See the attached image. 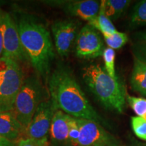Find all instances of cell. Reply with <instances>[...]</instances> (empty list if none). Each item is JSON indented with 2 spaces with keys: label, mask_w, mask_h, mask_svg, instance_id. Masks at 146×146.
I'll return each instance as SVG.
<instances>
[{
  "label": "cell",
  "mask_w": 146,
  "mask_h": 146,
  "mask_svg": "<svg viewBox=\"0 0 146 146\" xmlns=\"http://www.w3.org/2000/svg\"><path fill=\"white\" fill-rule=\"evenodd\" d=\"M78 137H79V128H78L77 120L76 118L72 116L70 121V129H69V143L72 145H77Z\"/></svg>",
  "instance_id": "obj_23"
},
{
  "label": "cell",
  "mask_w": 146,
  "mask_h": 146,
  "mask_svg": "<svg viewBox=\"0 0 146 146\" xmlns=\"http://www.w3.org/2000/svg\"><path fill=\"white\" fill-rule=\"evenodd\" d=\"M2 80L0 83V112L13 111L14 104L25 76L19 64L8 58H0Z\"/></svg>",
  "instance_id": "obj_5"
},
{
  "label": "cell",
  "mask_w": 146,
  "mask_h": 146,
  "mask_svg": "<svg viewBox=\"0 0 146 146\" xmlns=\"http://www.w3.org/2000/svg\"><path fill=\"white\" fill-rule=\"evenodd\" d=\"M143 118L144 120H146V115H145V116H144V117H143Z\"/></svg>",
  "instance_id": "obj_31"
},
{
  "label": "cell",
  "mask_w": 146,
  "mask_h": 146,
  "mask_svg": "<svg viewBox=\"0 0 146 146\" xmlns=\"http://www.w3.org/2000/svg\"><path fill=\"white\" fill-rule=\"evenodd\" d=\"M0 31L3 38L2 57L20 62H27L28 58L21 44L15 21L8 12L0 11Z\"/></svg>",
  "instance_id": "obj_7"
},
{
  "label": "cell",
  "mask_w": 146,
  "mask_h": 146,
  "mask_svg": "<svg viewBox=\"0 0 146 146\" xmlns=\"http://www.w3.org/2000/svg\"><path fill=\"white\" fill-rule=\"evenodd\" d=\"M82 76L89 90L106 109L121 114L126 106L127 94L123 84L108 74L104 66L91 64L83 69Z\"/></svg>",
  "instance_id": "obj_3"
},
{
  "label": "cell",
  "mask_w": 146,
  "mask_h": 146,
  "mask_svg": "<svg viewBox=\"0 0 146 146\" xmlns=\"http://www.w3.org/2000/svg\"><path fill=\"white\" fill-rule=\"evenodd\" d=\"M131 127L135 135L146 141V120L141 117L133 116L131 118Z\"/></svg>",
  "instance_id": "obj_21"
},
{
  "label": "cell",
  "mask_w": 146,
  "mask_h": 146,
  "mask_svg": "<svg viewBox=\"0 0 146 146\" xmlns=\"http://www.w3.org/2000/svg\"><path fill=\"white\" fill-rule=\"evenodd\" d=\"M133 37L135 39V41H146V29L141 31L136 32L133 34Z\"/></svg>",
  "instance_id": "obj_25"
},
{
  "label": "cell",
  "mask_w": 146,
  "mask_h": 146,
  "mask_svg": "<svg viewBox=\"0 0 146 146\" xmlns=\"http://www.w3.org/2000/svg\"><path fill=\"white\" fill-rule=\"evenodd\" d=\"M39 76L37 74L25 77L12 111L23 127L24 133L40 104L50 98L47 96L48 89L45 88Z\"/></svg>",
  "instance_id": "obj_4"
},
{
  "label": "cell",
  "mask_w": 146,
  "mask_h": 146,
  "mask_svg": "<svg viewBox=\"0 0 146 146\" xmlns=\"http://www.w3.org/2000/svg\"><path fill=\"white\" fill-rule=\"evenodd\" d=\"M0 11H1V10H0Z\"/></svg>",
  "instance_id": "obj_32"
},
{
  "label": "cell",
  "mask_w": 146,
  "mask_h": 146,
  "mask_svg": "<svg viewBox=\"0 0 146 146\" xmlns=\"http://www.w3.org/2000/svg\"><path fill=\"white\" fill-rule=\"evenodd\" d=\"M51 100L57 110L76 118L92 120L103 127L109 124L96 112L68 66L58 63L47 81Z\"/></svg>",
  "instance_id": "obj_1"
},
{
  "label": "cell",
  "mask_w": 146,
  "mask_h": 146,
  "mask_svg": "<svg viewBox=\"0 0 146 146\" xmlns=\"http://www.w3.org/2000/svg\"><path fill=\"white\" fill-rule=\"evenodd\" d=\"M129 19V27L131 29L146 26V0L139 1L133 7Z\"/></svg>",
  "instance_id": "obj_17"
},
{
  "label": "cell",
  "mask_w": 146,
  "mask_h": 146,
  "mask_svg": "<svg viewBox=\"0 0 146 146\" xmlns=\"http://www.w3.org/2000/svg\"><path fill=\"white\" fill-rule=\"evenodd\" d=\"M80 23L74 20H59L52 25L54 45L60 56H68L74 47L79 33Z\"/></svg>",
  "instance_id": "obj_9"
},
{
  "label": "cell",
  "mask_w": 146,
  "mask_h": 146,
  "mask_svg": "<svg viewBox=\"0 0 146 146\" xmlns=\"http://www.w3.org/2000/svg\"><path fill=\"white\" fill-rule=\"evenodd\" d=\"M131 52L134 59L146 64V41H135L131 46Z\"/></svg>",
  "instance_id": "obj_22"
},
{
  "label": "cell",
  "mask_w": 146,
  "mask_h": 146,
  "mask_svg": "<svg viewBox=\"0 0 146 146\" xmlns=\"http://www.w3.org/2000/svg\"><path fill=\"white\" fill-rule=\"evenodd\" d=\"M66 146H78V145H72V144H71V143H69L68 145H67Z\"/></svg>",
  "instance_id": "obj_30"
},
{
  "label": "cell",
  "mask_w": 146,
  "mask_h": 146,
  "mask_svg": "<svg viewBox=\"0 0 146 146\" xmlns=\"http://www.w3.org/2000/svg\"><path fill=\"white\" fill-rule=\"evenodd\" d=\"M104 39L108 47L114 50L123 47L127 43L129 39L127 34L118 31L113 34L104 36Z\"/></svg>",
  "instance_id": "obj_18"
},
{
  "label": "cell",
  "mask_w": 146,
  "mask_h": 146,
  "mask_svg": "<svg viewBox=\"0 0 146 146\" xmlns=\"http://www.w3.org/2000/svg\"><path fill=\"white\" fill-rule=\"evenodd\" d=\"M3 51V38L2 35H1V31H0V58L2 57Z\"/></svg>",
  "instance_id": "obj_27"
},
{
  "label": "cell",
  "mask_w": 146,
  "mask_h": 146,
  "mask_svg": "<svg viewBox=\"0 0 146 146\" xmlns=\"http://www.w3.org/2000/svg\"><path fill=\"white\" fill-rule=\"evenodd\" d=\"M102 56L104 61V68L108 74L114 79H118L115 70V58H116L115 51L110 47H107L105 48Z\"/></svg>",
  "instance_id": "obj_19"
},
{
  "label": "cell",
  "mask_w": 146,
  "mask_h": 146,
  "mask_svg": "<svg viewBox=\"0 0 146 146\" xmlns=\"http://www.w3.org/2000/svg\"><path fill=\"white\" fill-rule=\"evenodd\" d=\"M57 110L50 97L42 102L25 130L23 138L30 139L41 143L49 144L51 125Z\"/></svg>",
  "instance_id": "obj_6"
},
{
  "label": "cell",
  "mask_w": 146,
  "mask_h": 146,
  "mask_svg": "<svg viewBox=\"0 0 146 146\" xmlns=\"http://www.w3.org/2000/svg\"><path fill=\"white\" fill-rule=\"evenodd\" d=\"M15 23L29 61L47 83L55 58L50 31L44 25L30 15L21 16Z\"/></svg>",
  "instance_id": "obj_2"
},
{
  "label": "cell",
  "mask_w": 146,
  "mask_h": 146,
  "mask_svg": "<svg viewBox=\"0 0 146 146\" xmlns=\"http://www.w3.org/2000/svg\"><path fill=\"white\" fill-rule=\"evenodd\" d=\"M0 146H16V144L0 136Z\"/></svg>",
  "instance_id": "obj_26"
},
{
  "label": "cell",
  "mask_w": 146,
  "mask_h": 146,
  "mask_svg": "<svg viewBox=\"0 0 146 146\" xmlns=\"http://www.w3.org/2000/svg\"><path fill=\"white\" fill-rule=\"evenodd\" d=\"M0 136L16 144L24 137L23 127L12 111L0 112Z\"/></svg>",
  "instance_id": "obj_13"
},
{
  "label": "cell",
  "mask_w": 146,
  "mask_h": 146,
  "mask_svg": "<svg viewBox=\"0 0 146 146\" xmlns=\"http://www.w3.org/2000/svg\"><path fill=\"white\" fill-rule=\"evenodd\" d=\"M88 25L101 32L104 36L109 35L117 31L112 22L105 15L102 8H100L98 16L88 22Z\"/></svg>",
  "instance_id": "obj_16"
},
{
  "label": "cell",
  "mask_w": 146,
  "mask_h": 146,
  "mask_svg": "<svg viewBox=\"0 0 146 146\" xmlns=\"http://www.w3.org/2000/svg\"><path fill=\"white\" fill-rule=\"evenodd\" d=\"M126 100L137 114V116L143 118L146 115V99L130 96H127Z\"/></svg>",
  "instance_id": "obj_20"
},
{
  "label": "cell",
  "mask_w": 146,
  "mask_h": 146,
  "mask_svg": "<svg viewBox=\"0 0 146 146\" xmlns=\"http://www.w3.org/2000/svg\"><path fill=\"white\" fill-rule=\"evenodd\" d=\"M131 85L134 91L146 97V64L134 59L130 78Z\"/></svg>",
  "instance_id": "obj_14"
},
{
  "label": "cell",
  "mask_w": 146,
  "mask_h": 146,
  "mask_svg": "<svg viewBox=\"0 0 146 146\" xmlns=\"http://www.w3.org/2000/svg\"><path fill=\"white\" fill-rule=\"evenodd\" d=\"M71 117L62 111L59 110L56 111L50 127V146H66L69 143L68 135Z\"/></svg>",
  "instance_id": "obj_12"
},
{
  "label": "cell",
  "mask_w": 146,
  "mask_h": 146,
  "mask_svg": "<svg viewBox=\"0 0 146 146\" xmlns=\"http://www.w3.org/2000/svg\"><path fill=\"white\" fill-rule=\"evenodd\" d=\"M79 128L78 146H121L119 140L92 120L76 118Z\"/></svg>",
  "instance_id": "obj_8"
},
{
  "label": "cell",
  "mask_w": 146,
  "mask_h": 146,
  "mask_svg": "<svg viewBox=\"0 0 146 146\" xmlns=\"http://www.w3.org/2000/svg\"><path fill=\"white\" fill-rule=\"evenodd\" d=\"M128 146H146V143H139V142H137V143L131 144V145Z\"/></svg>",
  "instance_id": "obj_28"
},
{
  "label": "cell",
  "mask_w": 146,
  "mask_h": 146,
  "mask_svg": "<svg viewBox=\"0 0 146 146\" xmlns=\"http://www.w3.org/2000/svg\"><path fill=\"white\" fill-rule=\"evenodd\" d=\"M1 80H2V70H1V68H0V83H1Z\"/></svg>",
  "instance_id": "obj_29"
},
{
  "label": "cell",
  "mask_w": 146,
  "mask_h": 146,
  "mask_svg": "<svg viewBox=\"0 0 146 146\" xmlns=\"http://www.w3.org/2000/svg\"><path fill=\"white\" fill-rule=\"evenodd\" d=\"M53 4H58L68 15L87 22L98 16L100 8V1L96 0L53 1Z\"/></svg>",
  "instance_id": "obj_11"
},
{
  "label": "cell",
  "mask_w": 146,
  "mask_h": 146,
  "mask_svg": "<svg viewBox=\"0 0 146 146\" xmlns=\"http://www.w3.org/2000/svg\"><path fill=\"white\" fill-rule=\"evenodd\" d=\"M75 54L78 58L92 60L103 56L104 44L96 29L87 25L78 33L75 45Z\"/></svg>",
  "instance_id": "obj_10"
},
{
  "label": "cell",
  "mask_w": 146,
  "mask_h": 146,
  "mask_svg": "<svg viewBox=\"0 0 146 146\" xmlns=\"http://www.w3.org/2000/svg\"><path fill=\"white\" fill-rule=\"evenodd\" d=\"M130 3L129 0H103L100 1V8L112 22L117 21L123 15Z\"/></svg>",
  "instance_id": "obj_15"
},
{
  "label": "cell",
  "mask_w": 146,
  "mask_h": 146,
  "mask_svg": "<svg viewBox=\"0 0 146 146\" xmlns=\"http://www.w3.org/2000/svg\"><path fill=\"white\" fill-rule=\"evenodd\" d=\"M16 146H50V145L39 143L30 139L22 138L16 143Z\"/></svg>",
  "instance_id": "obj_24"
}]
</instances>
